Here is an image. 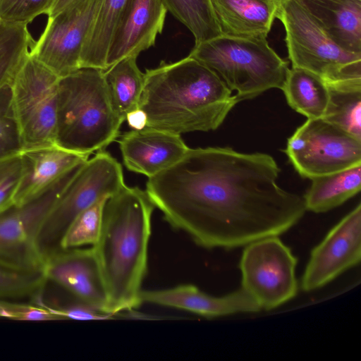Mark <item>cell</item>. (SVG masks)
Instances as JSON below:
<instances>
[{"label": "cell", "instance_id": "obj_1", "mask_svg": "<svg viewBox=\"0 0 361 361\" xmlns=\"http://www.w3.org/2000/svg\"><path fill=\"white\" fill-rule=\"evenodd\" d=\"M280 172L268 154L189 148L149 178L146 192L165 221L197 245L233 250L279 236L304 216L303 197L278 185Z\"/></svg>", "mask_w": 361, "mask_h": 361}, {"label": "cell", "instance_id": "obj_2", "mask_svg": "<svg viewBox=\"0 0 361 361\" xmlns=\"http://www.w3.org/2000/svg\"><path fill=\"white\" fill-rule=\"evenodd\" d=\"M237 103L213 71L188 55L146 70L138 108L147 127L180 135L216 130Z\"/></svg>", "mask_w": 361, "mask_h": 361}, {"label": "cell", "instance_id": "obj_3", "mask_svg": "<svg viewBox=\"0 0 361 361\" xmlns=\"http://www.w3.org/2000/svg\"><path fill=\"white\" fill-rule=\"evenodd\" d=\"M155 208L146 190L125 185L104 207L99 238L93 248L104 283L108 312L138 308L147 272L152 215Z\"/></svg>", "mask_w": 361, "mask_h": 361}, {"label": "cell", "instance_id": "obj_4", "mask_svg": "<svg viewBox=\"0 0 361 361\" xmlns=\"http://www.w3.org/2000/svg\"><path fill=\"white\" fill-rule=\"evenodd\" d=\"M123 123L111 103L103 70L81 68L59 78L56 145L90 155L115 140Z\"/></svg>", "mask_w": 361, "mask_h": 361}, {"label": "cell", "instance_id": "obj_5", "mask_svg": "<svg viewBox=\"0 0 361 361\" xmlns=\"http://www.w3.org/2000/svg\"><path fill=\"white\" fill-rule=\"evenodd\" d=\"M190 56L213 71L237 101L252 99L268 90H282L288 63L271 48L265 37L221 35L195 44Z\"/></svg>", "mask_w": 361, "mask_h": 361}, {"label": "cell", "instance_id": "obj_6", "mask_svg": "<svg viewBox=\"0 0 361 361\" xmlns=\"http://www.w3.org/2000/svg\"><path fill=\"white\" fill-rule=\"evenodd\" d=\"M276 18L285 28L292 67L311 71L326 82L361 80V53L336 44L295 0H279Z\"/></svg>", "mask_w": 361, "mask_h": 361}, {"label": "cell", "instance_id": "obj_7", "mask_svg": "<svg viewBox=\"0 0 361 361\" xmlns=\"http://www.w3.org/2000/svg\"><path fill=\"white\" fill-rule=\"evenodd\" d=\"M126 185L121 165L109 152L97 151L83 163L45 218L37 245L44 258L61 250L63 237L73 221L102 198H109Z\"/></svg>", "mask_w": 361, "mask_h": 361}, {"label": "cell", "instance_id": "obj_8", "mask_svg": "<svg viewBox=\"0 0 361 361\" xmlns=\"http://www.w3.org/2000/svg\"><path fill=\"white\" fill-rule=\"evenodd\" d=\"M59 78L29 54L11 82L24 149L56 144Z\"/></svg>", "mask_w": 361, "mask_h": 361}, {"label": "cell", "instance_id": "obj_9", "mask_svg": "<svg viewBox=\"0 0 361 361\" xmlns=\"http://www.w3.org/2000/svg\"><path fill=\"white\" fill-rule=\"evenodd\" d=\"M83 163L71 169L37 197L0 213V265L18 271H43L44 258L37 245L40 228Z\"/></svg>", "mask_w": 361, "mask_h": 361}, {"label": "cell", "instance_id": "obj_10", "mask_svg": "<svg viewBox=\"0 0 361 361\" xmlns=\"http://www.w3.org/2000/svg\"><path fill=\"white\" fill-rule=\"evenodd\" d=\"M298 259L279 236L252 242L240 260L241 288L262 310H274L295 297Z\"/></svg>", "mask_w": 361, "mask_h": 361}, {"label": "cell", "instance_id": "obj_11", "mask_svg": "<svg viewBox=\"0 0 361 361\" xmlns=\"http://www.w3.org/2000/svg\"><path fill=\"white\" fill-rule=\"evenodd\" d=\"M284 152L298 174L310 180L361 164V140L322 118H307Z\"/></svg>", "mask_w": 361, "mask_h": 361}, {"label": "cell", "instance_id": "obj_12", "mask_svg": "<svg viewBox=\"0 0 361 361\" xmlns=\"http://www.w3.org/2000/svg\"><path fill=\"white\" fill-rule=\"evenodd\" d=\"M102 0H76L52 17L30 50L59 78L80 68L82 46Z\"/></svg>", "mask_w": 361, "mask_h": 361}, {"label": "cell", "instance_id": "obj_13", "mask_svg": "<svg viewBox=\"0 0 361 361\" xmlns=\"http://www.w3.org/2000/svg\"><path fill=\"white\" fill-rule=\"evenodd\" d=\"M361 259V204L359 203L326 234L310 254L301 280L306 292L329 283Z\"/></svg>", "mask_w": 361, "mask_h": 361}, {"label": "cell", "instance_id": "obj_14", "mask_svg": "<svg viewBox=\"0 0 361 361\" xmlns=\"http://www.w3.org/2000/svg\"><path fill=\"white\" fill-rule=\"evenodd\" d=\"M43 273L78 301L106 312V291L92 246L61 250L45 257Z\"/></svg>", "mask_w": 361, "mask_h": 361}, {"label": "cell", "instance_id": "obj_15", "mask_svg": "<svg viewBox=\"0 0 361 361\" xmlns=\"http://www.w3.org/2000/svg\"><path fill=\"white\" fill-rule=\"evenodd\" d=\"M167 12L163 0H128L109 47L106 69L152 47Z\"/></svg>", "mask_w": 361, "mask_h": 361}, {"label": "cell", "instance_id": "obj_16", "mask_svg": "<svg viewBox=\"0 0 361 361\" xmlns=\"http://www.w3.org/2000/svg\"><path fill=\"white\" fill-rule=\"evenodd\" d=\"M118 142L126 167L148 178L173 165L189 149L180 135L147 126L126 132Z\"/></svg>", "mask_w": 361, "mask_h": 361}, {"label": "cell", "instance_id": "obj_17", "mask_svg": "<svg viewBox=\"0 0 361 361\" xmlns=\"http://www.w3.org/2000/svg\"><path fill=\"white\" fill-rule=\"evenodd\" d=\"M142 303H150L190 312L207 319L240 312H257L262 309L242 288L228 295H209L192 284L154 290H142Z\"/></svg>", "mask_w": 361, "mask_h": 361}, {"label": "cell", "instance_id": "obj_18", "mask_svg": "<svg viewBox=\"0 0 361 361\" xmlns=\"http://www.w3.org/2000/svg\"><path fill=\"white\" fill-rule=\"evenodd\" d=\"M20 156L22 174L14 196V205L23 204L37 197L89 157L56 144L24 149Z\"/></svg>", "mask_w": 361, "mask_h": 361}, {"label": "cell", "instance_id": "obj_19", "mask_svg": "<svg viewBox=\"0 0 361 361\" xmlns=\"http://www.w3.org/2000/svg\"><path fill=\"white\" fill-rule=\"evenodd\" d=\"M279 0H211L221 35L265 37L271 30Z\"/></svg>", "mask_w": 361, "mask_h": 361}, {"label": "cell", "instance_id": "obj_20", "mask_svg": "<svg viewBox=\"0 0 361 361\" xmlns=\"http://www.w3.org/2000/svg\"><path fill=\"white\" fill-rule=\"evenodd\" d=\"M342 49L361 53V0H295Z\"/></svg>", "mask_w": 361, "mask_h": 361}, {"label": "cell", "instance_id": "obj_21", "mask_svg": "<svg viewBox=\"0 0 361 361\" xmlns=\"http://www.w3.org/2000/svg\"><path fill=\"white\" fill-rule=\"evenodd\" d=\"M302 197L306 211L324 213L357 195L361 188V164L311 179Z\"/></svg>", "mask_w": 361, "mask_h": 361}, {"label": "cell", "instance_id": "obj_22", "mask_svg": "<svg viewBox=\"0 0 361 361\" xmlns=\"http://www.w3.org/2000/svg\"><path fill=\"white\" fill-rule=\"evenodd\" d=\"M128 0H102L81 51L80 68L106 70L110 43Z\"/></svg>", "mask_w": 361, "mask_h": 361}, {"label": "cell", "instance_id": "obj_23", "mask_svg": "<svg viewBox=\"0 0 361 361\" xmlns=\"http://www.w3.org/2000/svg\"><path fill=\"white\" fill-rule=\"evenodd\" d=\"M287 103L307 118H322L326 110L329 90L326 82L306 69L292 67L282 89Z\"/></svg>", "mask_w": 361, "mask_h": 361}, {"label": "cell", "instance_id": "obj_24", "mask_svg": "<svg viewBox=\"0 0 361 361\" xmlns=\"http://www.w3.org/2000/svg\"><path fill=\"white\" fill-rule=\"evenodd\" d=\"M137 57H127L104 71L113 106L124 122L130 111L138 108L144 87V73Z\"/></svg>", "mask_w": 361, "mask_h": 361}, {"label": "cell", "instance_id": "obj_25", "mask_svg": "<svg viewBox=\"0 0 361 361\" xmlns=\"http://www.w3.org/2000/svg\"><path fill=\"white\" fill-rule=\"evenodd\" d=\"M326 83L329 99L322 118L361 140V80Z\"/></svg>", "mask_w": 361, "mask_h": 361}, {"label": "cell", "instance_id": "obj_26", "mask_svg": "<svg viewBox=\"0 0 361 361\" xmlns=\"http://www.w3.org/2000/svg\"><path fill=\"white\" fill-rule=\"evenodd\" d=\"M167 9L192 34L195 44L221 35L211 0H163Z\"/></svg>", "mask_w": 361, "mask_h": 361}, {"label": "cell", "instance_id": "obj_27", "mask_svg": "<svg viewBox=\"0 0 361 361\" xmlns=\"http://www.w3.org/2000/svg\"><path fill=\"white\" fill-rule=\"evenodd\" d=\"M27 25L0 21V87L11 82L34 44Z\"/></svg>", "mask_w": 361, "mask_h": 361}, {"label": "cell", "instance_id": "obj_28", "mask_svg": "<svg viewBox=\"0 0 361 361\" xmlns=\"http://www.w3.org/2000/svg\"><path fill=\"white\" fill-rule=\"evenodd\" d=\"M107 199H100L73 221L61 240V250L93 246L97 243L102 231L104 207Z\"/></svg>", "mask_w": 361, "mask_h": 361}, {"label": "cell", "instance_id": "obj_29", "mask_svg": "<svg viewBox=\"0 0 361 361\" xmlns=\"http://www.w3.org/2000/svg\"><path fill=\"white\" fill-rule=\"evenodd\" d=\"M47 283L43 271H23L0 265V300L33 298Z\"/></svg>", "mask_w": 361, "mask_h": 361}, {"label": "cell", "instance_id": "obj_30", "mask_svg": "<svg viewBox=\"0 0 361 361\" xmlns=\"http://www.w3.org/2000/svg\"><path fill=\"white\" fill-rule=\"evenodd\" d=\"M23 150L11 86L7 83L0 87V159L20 154Z\"/></svg>", "mask_w": 361, "mask_h": 361}, {"label": "cell", "instance_id": "obj_31", "mask_svg": "<svg viewBox=\"0 0 361 361\" xmlns=\"http://www.w3.org/2000/svg\"><path fill=\"white\" fill-rule=\"evenodd\" d=\"M31 302L42 306L51 312L58 320L105 321L120 319H133L132 312L112 314L103 312L78 300L77 302L59 305L43 300L39 294L35 296Z\"/></svg>", "mask_w": 361, "mask_h": 361}, {"label": "cell", "instance_id": "obj_32", "mask_svg": "<svg viewBox=\"0 0 361 361\" xmlns=\"http://www.w3.org/2000/svg\"><path fill=\"white\" fill-rule=\"evenodd\" d=\"M55 0H0V21L27 25L42 14H48Z\"/></svg>", "mask_w": 361, "mask_h": 361}, {"label": "cell", "instance_id": "obj_33", "mask_svg": "<svg viewBox=\"0 0 361 361\" xmlns=\"http://www.w3.org/2000/svg\"><path fill=\"white\" fill-rule=\"evenodd\" d=\"M22 168L20 154L0 159V213L14 205Z\"/></svg>", "mask_w": 361, "mask_h": 361}, {"label": "cell", "instance_id": "obj_34", "mask_svg": "<svg viewBox=\"0 0 361 361\" xmlns=\"http://www.w3.org/2000/svg\"><path fill=\"white\" fill-rule=\"evenodd\" d=\"M0 318L35 322L58 320L42 306L11 300H0Z\"/></svg>", "mask_w": 361, "mask_h": 361}, {"label": "cell", "instance_id": "obj_35", "mask_svg": "<svg viewBox=\"0 0 361 361\" xmlns=\"http://www.w3.org/2000/svg\"><path fill=\"white\" fill-rule=\"evenodd\" d=\"M126 121L133 130H141L147 126L146 114L139 108L128 113Z\"/></svg>", "mask_w": 361, "mask_h": 361}, {"label": "cell", "instance_id": "obj_36", "mask_svg": "<svg viewBox=\"0 0 361 361\" xmlns=\"http://www.w3.org/2000/svg\"><path fill=\"white\" fill-rule=\"evenodd\" d=\"M76 0H55L47 16L52 17Z\"/></svg>", "mask_w": 361, "mask_h": 361}]
</instances>
